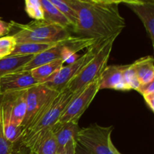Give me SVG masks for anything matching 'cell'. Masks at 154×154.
I'll list each match as a JSON object with an SVG mask.
<instances>
[{
	"label": "cell",
	"instance_id": "603a6c76",
	"mask_svg": "<svg viewBox=\"0 0 154 154\" xmlns=\"http://www.w3.org/2000/svg\"><path fill=\"white\" fill-rule=\"evenodd\" d=\"M15 144L9 142L5 138L3 129L2 117L0 109V154H11Z\"/></svg>",
	"mask_w": 154,
	"mask_h": 154
},
{
	"label": "cell",
	"instance_id": "4fadbf2b",
	"mask_svg": "<svg viewBox=\"0 0 154 154\" xmlns=\"http://www.w3.org/2000/svg\"><path fill=\"white\" fill-rule=\"evenodd\" d=\"M127 6L141 20L152 45L154 46V3L131 4Z\"/></svg>",
	"mask_w": 154,
	"mask_h": 154
},
{
	"label": "cell",
	"instance_id": "d4e9b609",
	"mask_svg": "<svg viewBox=\"0 0 154 154\" xmlns=\"http://www.w3.org/2000/svg\"><path fill=\"white\" fill-rule=\"evenodd\" d=\"M137 91L140 94L142 95V96L143 95L154 93V81L147 83V84H140L139 87L138 88Z\"/></svg>",
	"mask_w": 154,
	"mask_h": 154
},
{
	"label": "cell",
	"instance_id": "4316f807",
	"mask_svg": "<svg viewBox=\"0 0 154 154\" xmlns=\"http://www.w3.org/2000/svg\"><path fill=\"white\" fill-rule=\"evenodd\" d=\"M11 154H31V151L28 147L19 142L15 144Z\"/></svg>",
	"mask_w": 154,
	"mask_h": 154
},
{
	"label": "cell",
	"instance_id": "e0dca14e",
	"mask_svg": "<svg viewBox=\"0 0 154 154\" xmlns=\"http://www.w3.org/2000/svg\"><path fill=\"white\" fill-rule=\"evenodd\" d=\"M44 13V20L59 24L65 28H72L67 18L48 0H39Z\"/></svg>",
	"mask_w": 154,
	"mask_h": 154
},
{
	"label": "cell",
	"instance_id": "2e32d148",
	"mask_svg": "<svg viewBox=\"0 0 154 154\" xmlns=\"http://www.w3.org/2000/svg\"><path fill=\"white\" fill-rule=\"evenodd\" d=\"M32 57V55H8L0 58V78L20 71Z\"/></svg>",
	"mask_w": 154,
	"mask_h": 154
},
{
	"label": "cell",
	"instance_id": "484cf974",
	"mask_svg": "<svg viewBox=\"0 0 154 154\" xmlns=\"http://www.w3.org/2000/svg\"><path fill=\"white\" fill-rule=\"evenodd\" d=\"M11 31V26L10 23L5 22L0 18V38L8 35Z\"/></svg>",
	"mask_w": 154,
	"mask_h": 154
},
{
	"label": "cell",
	"instance_id": "7c38bea8",
	"mask_svg": "<svg viewBox=\"0 0 154 154\" xmlns=\"http://www.w3.org/2000/svg\"><path fill=\"white\" fill-rule=\"evenodd\" d=\"M81 128L78 126V122H67L64 123H57L51 129L55 136L57 143V154H60L66 144L76 139L78 132ZM76 141V140H75Z\"/></svg>",
	"mask_w": 154,
	"mask_h": 154
},
{
	"label": "cell",
	"instance_id": "f546056e",
	"mask_svg": "<svg viewBox=\"0 0 154 154\" xmlns=\"http://www.w3.org/2000/svg\"><path fill=\"white\" fill-rule=\"evenodd\" d=\"M109 3H113V4L119 5L120 3H125L126 5H131V4H140V2L138 0H107Z\"/></svg>",
	"mask_w": 154,
	"mask_h": 154
},
{
	"label": "cell",
	"instance_id": "4dcf8cb0",
	"mask_svg": "<svg viewBox=\"0 0 154 154\" xmlns=\"http://www.w3.org/2000/svg\"><path fill=\"white\" fill-rule=\"evenodd\" d=\"M75 154H92L91 153H90L89 151L86 150L85 149H84L83 147H81V146L78 145L77 144L76 145V148H75Z\"/></svg>",
	"mask_w": 154,
	"mask_h": 154
},
{
	"label": "cell",
	"instance_id": "277c9868",
	"mask_svg": "<svg viewBox=\"0 0 154 154\" xmlns=\"http://www.w3.org/2000/svg\"><path fill=\"white\" fill-rule=\"evenodd\" d=\"M118 35H114L103 41L100 48L91 60L79 74L69 83L66 89L75 93L82 90L87 84L98 78L107 66L114 41Z\"/></svg>",
	"mask_w": 154,
	"mask_h": 154
},
{
	"label": "cell",
	"instance_id": "ba28073f",
	"mask_svg": "<svg viewBox=\"0 0 154 154\" xmlns=\"http://www.w3.org/2000/svg\"><path fill=\"white\" fill-rule=\"evenodd\" d=\"M58 93L44 84H38L28 89L26 110L25 117L21 123L23 132Z\"/></svg>",
	"mask_w": 154,
	"mask_h": 154
},
{
	"label": "cell",
	"instance_id": "7402d4cb",
	"mask_svg": "<svg viewBox=\"0 0 154 154\" xmlns=\"http://www.w3.org/2000/svg\"><path fill=\"white\" fill-rule=\"evenodd\" d=\"M25 10L29 17L34 20H43L44 13L39 0H24Z\"/></svg>",
	"mask_w": 154,
	"mask_h": 154
},
{
	"label": "cell",
	"instance_id": "83f0119b",
	"mask_svg": "<svg viewBox=\"0 0 154 154\" xmlns=\"http://www.w3.org/2000/svg\"><path fill=\"white\" fill-rule=\"evenodd\" d=\"M77 142L75 139H72L69 141L65 148L63 149V152L60 154H75V148H76Z\"/></svg>",
	"mask_w": 154,
	"mask_h": 154
},
{
	"label": "cell",
	"instance_id": "8992f818",
	"mask_svg": "<svg viewBox=\"0 0 154 154\" xmlns=\"http://www.w3.org/2000/svg\"><path fill=\"white\" fill-rule=\"evenodd\" d=\"M105 41V40H104ZM103 41H98L97 42L88 48L87 52L79 57L73 63H69L67 66H63L52 78L47 82L44 83L51 90L60 93L66 88L68 84L81 72L86 65L93 59L100 48Z\"/></svg>",
	"mask_w": 154,
	"mask_h": 154
},
{
	"label": "cell",
	"instance_id": "e575fe53",
	"mask_svg": "<svg viewBox=\"0 0 154 154\" xmlns=\"http://www.w3.org/2000/svg\"><path fill=\"white\" fill-rule=\"evenodd\" d=\"M114 153H115V154H122L120 151H118V150H117V149L116 148L115 146H114Z\"/></svg>",
	"mask_w": 154,
	"mask_h": 154
},
{
	"label": "cell",
	"instance_id": "52a82bcc",
	"mask_svg": "<svg viewBox=\"0 0 154 154\" xmlns=\"http://www.w3.org/2000/svg\"><path fill=\"white\" fill-rule=\"evenodd\" d=\"M99 91V77L79 90L69 102L57 123L78 122Z\"/></svg>",
	"mask_w": 154,
	"mask_h": 154
},
{
	"label": "cell",
	"instance_id": "9a60e30c",
	"mask_svg": "<svg viewBox=\"0 0 154 154\" xmlns=\"http://www.w3.org/2000/svg\"><path fill=\"white\" fill-rule=\"evenodd\" d=\"M64 60L62 59L54 60L50 63L39 66L32 69V76L38 84H44L51 79L64 65Z\"/></svg>",
	"mask_w": 154,
	"mask_h": 154
},
{
	"label": "cell",
	"instance_id": "1f68e13d",
	"mask_svg": "<svg viewBox=\"0 0 154 154\" xmlns=\"http://www.w3.org/2000/svg\"><path fill=\"white\" fill-rule=\"evenodd\" d=\"M12 49H8V48H1V49H0V58H2V57L9 55Z\"/></svg>",
	"mask_w": 154,
	"mask_h": 154
},
{
	"label": "cell",
	"instance_id": "cb8c5ba5",
	"mask_svg": "<svg viewBox=\"0 0 154 154\" xmlns=\"http://www.w3.org/2000/svg\"><path fill=\"white\" fill-rule=\"evenodd\" d=\"M15 45H16V42L12 35H6L0 38V49L8 48V49L13 50Z\"/></svg>",
	"mask_w": 154,
	"mask_h": 154
},
{
	"label": "cell",
	"instance_id": "5b68a950",
	"mask_svg": "<svg viewBox=\"0 0 154 154\" xmlns=\"http://www.w3.org/2000/svg\"><path fill=\"white\" fill-rule=\"evenodd\" d=\"M114 126H102L97 123L80 129L76 142L92 154H115L111 133Z\"/></svg>",
	"mask_w": 154,
	"mask_h": 154
},
{
	"label": "cell",
	"instance_id": "8fae6325",
	"mask_svg": "<svg viewBox=\"0 0 154 154\" xmlns=\"http://www.w3.org/2000/svg\"><path fill=\"white\" fill-rule=\"evenodd\" d=\"M67 36L57 41L54 45L50 47L45 51H42L40 54L33 56L31 60L27 63L20 71H31L32 69L45 63L62 59L63 48L65 46V42H66V38Z\"/></svg>",
	"mask_w": 154,
	"mask_h": 154
},
{
	"label": "cell",
	"instance_id": "d590c367",
	"mask_svg": "<svg viewBox=\"0 0 154 154\" xmlns=\"http://www.w3.org/2000/svg\"><path fill=\"white\" fill-rule=\"evenodd\" d=\"M31 154H32V153H31Z\"/></svg>",
	"mask_w": 154,
	"mask_h": 154
},
{
	"label": "cell",
	"instance_id": "6da1fadb",
	"mask_svg": "<svg viewBox=\"0 0 154 154\" xmlns=\"http://www.w3.org/2000/svg\"><path fill=\"white\" fill-rule=\"evenodd\" d=\"M75 11L77 22L72 31L78 36L104 41L119 35L126 26L118 5L91 0H65Z\"/></svg>",
	"mask_w": 154,
	"mask_h": 154
},
{
	"label": "cell",
	"instance_id": "d6a6232c",
	"mask_svg": "<svg viewBox=\"0 0 154 154\" xmlns=\"http://www.w3.org/2000/svg\"><path fill=\"white\" fill-rule=\"evenodd\" d=\"M141 3H154V0H138Z\"/></svg>",
	"mask_w": 154,
	"mask_h": 154
},
{
	"label": "cell",
	"instance_id": "836d02e7",
	"mask_svg": "<svg viewBox=\"0 0 154 154\" xmlns=\"http://www.w3.org/2000/svg\"><path fill=\"white\" fill-rule=\"evenodd\" d=\"M91 1L96 2H100V3H109L107 0H91Z\"/></svg>",
	"mask_w": 154,
	"mask_h": 154
},
{
	"label": "cell",
	"instance_id": "9c48e42d",
	"mask_svg": "<svg viewBox=\"0 0 154 154\" xmlns=\"http://www.w3.org/2000/svg\"><path fill=\"white\" fill-rule=\"evenodd\" d=\"M38 83L30 71H17L0 78V95L16 90H26Z\"/></svg>",
	"mask_w": 154,
	"mask_h": 154
},
{
	"label": "cell",
	"instance_id": "f1b7e54d",
	"mask_svg": "<svg viewBox=\"0 0 154 154\" xmlns=\"http://www.w3.org/2000/svg\"><path fill=\"white\" fill-rule=\"evenodd\" d=\"M142 96L143 98H144V100H145L146 104L147 105L148 108L153 112L154 111V93L143 95Z\"/></svg>",
	"mask_w": 154,
	"mask_h": 154
},
{
	"label": "cell",
	"instance_id": "ac0fdd59",
	"mask_svg": "<svg viewBox=\"0 0 154 154\" xmlns=\"http://www.w3.org/2000/svg\"><path fill=\"white\" fill-rule=\"evenodd\" d=\"M30 151L32 154H57V143L52 130L42 137Z\"/></svg>",
	"mask_w": 154,
	"mask_h": 154
},
{
	"label": "cell",
	"instance_id": "3957f363",
	"mask_svg": "<svg viewBox=\"0 0 154 154\" xmlns=\"http://www.w3.org/2000/svg\"><path fill=\"white\" fill-rule=\"evenodd\" d=\"M12 29L17 31L11 35L16 44L51 43L57 42L68 35V29L59 24L45 20H33L27 24L11 21Z\"/></svg>",
	"mask_w": 154,
	"mask_h": 154
},
{
	"label": "cell",
	"instance_id": "7a4b0ae2",
	"mask_svg": "<svg viewBox=\"0 0 154 154\" xmlns=\"http://www.w3.org/2000/svg\"><path fill=\"white\" fill-rule=\"evenodd\" d=\"M76 93H72L66 88L59 93L24 130L20 143L30 150L57 124L66 106Z\"/></svg>",
	"mask_w": 154,
	"mask_h": 154
},
{
	"label": "cell",
	"instance_id": "ffe728a7",
	"mask_svg": "<svg viewBox=\"0 0 154 154\" xmlns=\"http://www.w3.org/2000/svg\"><path fill=\"white\" fill-rule=\"evenodd\" d=\"M123 84L126 87V91L129 90H136L140 86V82L137 78L132 64L127 65L123 74Z\"/></svg>",
	"mask_w": 154,
	"mask_h": 154
},
{
	"label": "cell",
	"instance_id": "5bb4252c",
	"mask_svg": "<svg viewBox=\"0 0 154 154\" xmlns=\"http://www.w3.org/2000/svg\"><path fill=\"white\" fill-rule=\"evenodd\" d=\"M140 84L154 81V59L153 56H147L135 60L132 63Z\"/></svg>",
	"mask_w": 154,
	"mask_h": 154
},
{
	"label": "cell",
	"instance_id": "44dd1931",
	"mask_svg": "<svg viewBox=\"0 0 154 154\" xmlns=\"http://www.w3.org/2000/svg\"><path fill=\"white\" fill-rule=\"evenodd\" d=\"M51 2L69 20L71 24V29L75 27L77 22V16L73 10L69 6V5L65 2V0H48Z\"/></svg>",
	"mask_w": 154,
	"mask_h": 154
},
{
	"label": "cell",
	"instance_id": "30bf717a",
	"mask_svg": "<svg viewBox=\"0 0 154 154\" xmlns=\"http://www.w3.org/2000/svg\"><path fill=\"white\" fill-rule=\"evenodd\" d=\"M127 65L107 66L99 75V90H114L126 91L123 84V71Z\"/></svg>",
	"mask_w": 154,
	"mask_h": 154
},
{
	"label": "cell",
	"instance_id": "d6986e66",
	"mask_svg": "<svg viewBox=\"0 0 154 154\" xmlns=\"http://www.w3.org/2000/svg\"><path fill=\"white\" fill-rule=\"evenodd\" d=\"M51 43H19L16 44L9 55H32L35 56L45 51L54 45Z\"/></svg>",
	"mask_w": 154,
	"mask_h": 154
}]
</instances>
